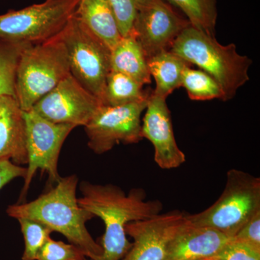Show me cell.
Here are the masks:
<instances>
[{
	"label": "cell",
	"instance_id": "6da1fadb",
	"mask_svg": "<svg viewBox=\"0 0 260 260\" xmlns=\"http://www.w3.org/2000/svg\"><path fill=\"white\" fill-rule=\"evenodd\" d=\"M78 204L104 221L105 232L101 241L104 254L100 260H121L132 246L125 232L131 222L140 221L160 213L159 200H146L143 189H133L129 194L114 184H80Z\"/></svg>",
	"mask_w": 260,
	"mask_h": 260
},
{
	"label": "cell",
	"instance_id": "7a4b0ae2",
	"mask_svg": "<svg viewBox=\"0 0 260 260\" xmlns=\"http://www.w3.org/2000/svg\"><path fill=\"white\" fill-rule=\"evenodd\" d=\"M54 187L26 203L10 205L7 213L12 218L37 220L51 232L62 234L70 244L83 251L86 257L100 260L104 254L85 226L94 215L78 204L76 196L78 179L76 175L61 177Z\"/></svg>",
	"mask_w": 260,
	"mask_h": 260
},
{
	"label": "cell",
	"instance_id": "3957f363",
	"mask_svg": "<svg viewBox=\"0 0 260 260\" xmlns=\"http://www.w3.org/2000/svg\"><path fill=\"white\" fill-rule=\"evenodd\" d=\"M169 50L210 75L220 85L223 102L234 98L237 90L249 80L251 59L239 54L235 44L222 45L215 37L191 25L181 31Z\"/></svg>",
	"mask_w": 260,
	"mask_h": 260
},
{
	"label": "cell",
	"instance_id": "277c9868",
	"mask_svg": "<svg viewBox=\"0 0 260 260\" xmlns=\"http://www.w3.org/2000/svg\"><path fill=\"white\" fill-rule=\"evenodd\" d=\"M70 75L68 53L58 34L45 42L27 46L20 56L15 84L20 109L30 111Z\"/></svg>",
	"mask_w": 260,
	"mask_h": 260
},
{
	"label": "cell",
	"instance_id": "5b68a950",
	"mask_svg": "<svg viewBox=\"0 0 260 260\" xmlns=\"http://www.w3.org/2000/svg\"><path fill=\"white\" fill-rule=\"evenodd\" d=\"M259 211V178L233 169L217 201L199 213L186 214V218L194 226L210 228L233 238Z\"/></svg>",
	"mask_w": 260,
	"mask_h": 260
},
{
	"label": "cell",
	"instance_id": "8992f818",
	"mask_svg": "<svg viewBox=\"0 0 260 260\" xmlns=\"http://www.w3.org/2000/svg\"><path fill=\"white\" fill-rule=\"evenodd\" d=\"M58 37L66 48L70 74L103 104L107 77L111 72L110 49L75 13Z\"/></svg>",
	"mask_w": 260,
	"mask_h": 260
},
{
	"label": "cell",
	"instance_id": "52a82bcc",
	"mask_svg": "<svg viewBox=\"0 0 260 260\" xmlns=\"http://www.w3.org/2000/svg\"><path fill=\"white\" fill-rule=\"evenodd\" d=\"M80 0H46L0 15V41L39 44L56 37L74 14Z\"/></svg>",
	"mask_w": 260,
	"mask_h": 260
},
{
	"label": "cell",
	"instance_id": "ba28073f",
	"mask_svg": "<svg viewBox=\"0 0 260 260\" xmlns=\"http://www.w3.org/2000/svg\"><path fill=\"white\" fill-rule=\"evenodd\" d=\"M26 128V148L28 167L24 179L20 198H25L32 178L37 171L46 172L51 184L61 179L58 172V160L61 147L75 126L55 124L44 119L30 110L24 112Z\"/></svg>",
	"mask_w": 260,
	"mask_h": 260
},
{
	"label": "cell",
	"instance_id": "9c48e42d",
	"mask_svg": "<svg viewBox=\"0 0 260 260\" xmlns=\"http://www.w3.org/2000/svg\"><path fill=\"white\" fill-rule=\"evenodd\" d=\"M148 99L114 107L103 105L84 126L89 148L101 155L119 143H139L143 140L142 114L146 109Z\"/></svg>",
	"mask_w": 260,
	"mask_h": 260
},
{
	"label": "cell",
	"instance_id": "30bf717a",
	"mask_svg": "<svg viewBox=\"0 0 260 260\" xmlns=\"http://www.w3.org/2000/svg\"><path fill=\"white\" fill-rule=\"evenodd\" d=\"M103 106L71 74L36 103L30 110L55 124L85 126Z\"/></svg>",
	"mask_w": 260,
	"mask_h": 260
},
{
	"label": "cell",
	"instance_id": "8fae6325",
	"mask_svg": "<svg viewBox=\"0 0 260 260\" xmlns=\"http://www.w3.org/2000/svg\"><path fill=\"white\" fill-rule=\"evenodd\" d=\"M187 223L186 214L174 210L128 223L126 234L133 242L121 260H164L171 242Z\"/></svg>",
	"mask_w": 260,
	"mask_h": 260
},
{
	"label": "cell",
	"instance_id": "7c38bea8",
	"mask_svg": "<svg viewBox=\"0 0 260 260\" xmlns=\"http://www.w3.org/2000/svg\"><path fill=\"white\" fill-rule=\"evenodd\" d=\"M191 25L164 0L138 8L133 34L144 51L147 59L169 50L181 31Z\"/></svg>",
	"mask_w": 260,
	"mask_h": 260
},
{
	"label": "cell",
	"instance_id": "4fadbf2b",
	"mask_svg": "<svg viewBox=\"0 0 260 260\" xmlns=\"http://www.w3.org/2000/svg\"><path fill=\"white\" fill-rule=\"evenodd\" d=\"M142 138L153 145L154 160L160 169H176L186 161L178 146L167 99L151 92L141 125Z\"/></svg>",
	"mask_w": 260,
	"mask_h": 260
},
{
	"label": "cell",
	"instance_id": "5bb4252c",
	"mask_svg": "<svg viewBox=\"0 0 260 260\" xmlns=\"http://www.w3.org/2000/svg\"><path fill=\"white\" fill-rule=\"evenodd\" d=\"M232 239L210 228L194 226L188 220L171 242L164 260H200L213 257Z\"/></svg>",
	"mask_w": 260,
	"mask_h": 260
},
{
	"label": "cell",
	"instance_id": "9a60e30c",
	"mask_svg": "<svg viewBox=\"0 0 260 260\" xmlns=\"http://www.w3.org/2000/svg\"><path fill=\"white\" fill-rule=\"evenodd\" d=\"M28 164L24 112L12 96H0V161Z\"/></svg>",
	"mask_w": 260,
	"mask_h": 260
},
{
	"label": "cell",
	"instance_id": "2e32d148",
	"mask_svg": "<svg viewBox=\"0 0 260 260\" xmlns=\"http://www.w3.org/2000/svg\"><path fill=\"white\" fill-rule=\"evenodd\" d=\"M75 15L110 50L122 38L107 0H80Z\"/></svg>",
	"mask_w": 260,
	"mask_h": 260
},
{
	"label": "cell",
	"instance_id": "e0dca14e",
	"mask_svg": "<svg viewBox=\"0 0 260 260\" xmlns=\"http://www.w3.org/2000/svg\"><path fill=\"white\" fill-rule=\"evenodd\" d=\"M111 70L147 85L151 83L144 51L134 34L122 37L111 50Z\"/></svg>",
	"mask_w": 260,
	"mask_h": 260
},
{
	"label": "cell",
	"instance_id": "ac0fdd59",
	"mask_svg": "<svg viewBox=\"0 0 260 260\" xmlns=\"http://www.w3.org/2000/svg\"><path fill=\"white\" fill-rule=\"evenodd\" d=\"M147 62L150 76L153 77L156 84L153 93L166 99L181 87L183 72L190 65L170 50L150 56Z\"/></svg>",
	"mask_w": 260,
	"mask_h": 260
},
{
	"label": "cell",
	"instance_id": "d6986e66",
	"mask_svg": "<svg viewBox=\"0 0 260 260\" xmlns=\"http://www.w3.org/2000/svg\"><path fill=\"white\" fill-rule=\"evenodd\" d=\"M143 86V84L127 75L111 70L107 77L103 104L114 107L146 100L151 92L145 90Z\"/></svg>",
	"mask_w": 260,
	"mask_h": 260
},
{
	"label": "cell",
	"instance_id": "ffe728a7",
	"mask_svg": "<svg viewBox=\"0 0 260 260\" xmlns=\"http://www.w3.org/2000/svg\"><path fill=\"white\" fill-rule=\"evenodd\" d=\"M179 8L194 28L215 37L218 10L217 0H168Z\"/></svg>",
	"mask_w": 260,
	"mask_h": 260
},
{
	"label": "cell",
	"instance_id": "44dd1931",
	"mask_svg": "<svg viewBox=\"0 0 260 260\" xmlns=\"http://www.w3.org/2000/svg\"><path fill=\"white\" fill-rule=\"evenodd\" d=\"M181 87L185 89L189 99L193 101H209L220 99L223 101V93L220 85L201 70L186 67L183 72Z\"/></svg>",
	"mask_w": 260,
	"mask_h": 260
},
{
	"label": "cell",
	"instance_id": "7402d4cb",
	"mask_svg": "<svg viewBox=\"0 0 260 260\" xmlns=\"http://www.w3.org/2000/svg\"><path fill=\"white\" fill-rule=\"evenodd\" d=\"M27 46L0 41V96L16 99L17 70L20 56Z\"/></svg>",
	"mask_w": 260,
	"mask_h": 260
},
{
	"label": "cell",
	"instance_id": "603a6c76",
	"mask_svg": "<svg viewBox=\"0 0 260 260\" xmlns=\"http://www.w3.org/2000/svg\"><path fill=\"white\" fill-rule=\"evenodd\" d=\"M25 242L23 260H36L38 252L52 232L49 228L37 220L28 218H19Z\"/></svg>",
	"mask_w": 260,
	"mask_h": 260
},
{
	"label": "cell",
	"instance_id": "cb8c5ba5",
	"mask_svg": "<svg viewBox=\"0 0 260 260\" xmlns=\"http://www.w3.org/2000/svg\"><path fill=\"white\" fill-rule=\"evenodd\" d=\"M85 254L74 244L54 241L51 237L38 252L36 260H85Z\"/></svg>",
	"mask_w": 260,
	"mask_h": 260
},
{
	"label": "cell",
	"instance_id": "d4e9b609",
	"mask_svg": "<svg viewBox=\"0 0 260 260\" xmlns=\"http://www.w3.org/2000/svg\"><path fill=\"white\" fill-rule=\"evenodd\" d=\"M115 17L121 37L133 34L138 8L134 0H107Z\"/></svg>",
	"mask_w": 260,
	"mask_h": 260
},
{
	"label": "cell",
	"instance_id": "484cf974",
	"mask_svg": "<svg viewBox=\"0 0 260 260\" xmlns=\"http://www.w3.org/2000/svg\"><path fill=\"white\" fill-rule=\"evenodd\" d=\"M219 260H260V251L232 238L216 255Z\"/></svg>",
	"mask_w": 260,
	"mask_h": 260
},
{
	"label": "cell",
	"instance_id": "4316f807",
	"mask_svg": "<svg viewBox=\"0 0 260 260\" xmlns=\"http://www.w3.org/2000/svg\"><path fill=\"white\" fill-rule=\"evenodd\" d=\"M234 239L260 251V211L241 228Z\"/></svg>",
	"mask_w": 260,
	"mask_h": 260
},
{
	"label": "cell",
	"instance_id": "83f0119b",
	"mask_svg": "<svg viewBox=\"0 0 260 260\" xmlns=\"http://www.w3.org/2000/svg\"><path fill=\"white\" fill-rule=\"evenodd\" d=\"M26 168L15 165L9 160L0 161V190L10 181L18 177H25Z\"/></svg>",
	"mask_w": 260,
	"mask_h": 260
},
{
	"label": "cell",
	"instance_id": "f1b7e54d",
	"mask_svg": "<svg viewBox=\"0 0 260 260\" xmlns=\"http://www.w3.org/2000/svg\"><path fill=\"white\" fill-rule=\"evenodd\" d=\"M155 0H134L137 8H140L142 7L147 6V5L151 4Z\"/></svg>",
	"mask_w": 260,
	"mask_h": 260
},
{
	"label": "cell",
	"instance_id": "f546056e",
	"mask_svg": "<svg viewBox=\"0 0 260 260\" xmlns=\"http://www.w3.org/2000/svg\"><path fill=\"white\" fill-rule=\"evenodd\" d=\"M200 260H219L218 259H215L214 257H209V258H205V259H202Z\"/></svg>",
	"mask_w": 260,
	"mask_h": 260
},
{
	"label": "cell",
	"instance_id": "4dcf8cb0",
	"mask_svg": "<svg viewBox=\"0 0 260 260\" xmlns=\"http://www.w3.org/2000/svg\"><path fill=\"white\" fill-rule=\"evenodd\" d=\"M85 260H93V259H85Z\"/></svg>",
	"mask_w": 260,
	"mask_h": 260
}]
</instances>
